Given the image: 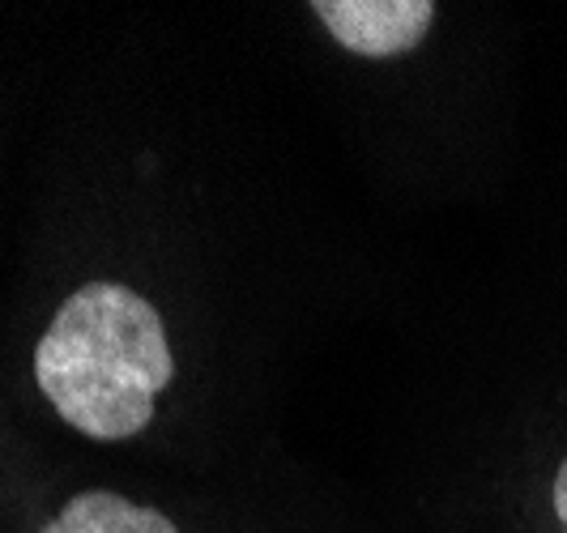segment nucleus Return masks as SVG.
Instances as JSON below:
<instances>
[{"label":"nucleus","mask_w":567,"mask_h":533,"mask_svg":"<svg viewBox=\"0 0 567 533\" xmlns=\"http://www.w3.org/2000/svg\"><path fill=\"white\" fill-rule=\"evenodd\" d=\"M30 376L69 431L124 444L154 422L158 397L175 380L167 320L137 286L82 281L34 337Z\"/></svg>","instance_id":"1"},{"label":"nucleus","mask_w":567,"mask_h":533,"mask_svg":"<svg viewBox=\"0 0 567 533\" xmlns=\"http://www.w3.org/2000/svg\"><path fill=\"white\" fill-rule=\"evenodd\" d=\"M308 13L341 52L368 60L410 57L435 27L431 0H312Z\"/></svg>","instance_id":"2"},{"label":"nucleus","mask_w":567,"mask_h":533,"mask_svg":"<svg viewBox=\"0 0 567 533\" xmlns=\"http://www.w3.org/2000/svg\"><path fill=\"white\" fill-rule=\"evenodd\" d=\"M30 533H179V525L167 512L142 500H128L107 486H90V491L69 495L48 516H39Z\"/></svg>","instance_id":"3"},{"label":"nucleus","mask_w":567,"mask_h":533,"mask_svg":"<svg viewBox=\"0 0 567 533\" xmlns=\"http://www.w3.org/2000/svg\"><path fill=\"white\" fill-rule=\"evenodd\" d=\"M550 508H555V516L564 521L559 533H567V457H564V465H559V474H555V486H550Z\"/></svg>","instance_id":"4"}]
</instances>
